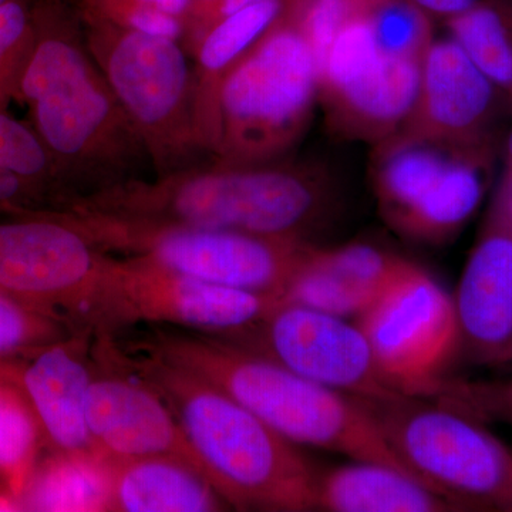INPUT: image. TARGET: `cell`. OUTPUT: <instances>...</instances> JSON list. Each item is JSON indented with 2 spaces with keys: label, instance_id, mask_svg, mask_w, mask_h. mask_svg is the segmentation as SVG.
I'll return each instance as SVG.
<instances>
[{
  "label": "cell",
  "instance_id": "obj_5",
  "mask_svg": "<svg viewBox=\"0 0 512 512\" xmlns=\"http://www.w3.org/2000/svg\"><path fill=\"white\" fill-rule=\"evenodd\" d=\"M318 94L312 47L286 12L212 90L201 117L205 150L218 163H271L308 130Z\"/></svg>",
  "mask_w": 512,
  "mask_h": 512
},
{
  "label": "cell",
  "instance_id": "obj_32",
  "mask_svg": "<svg viewBox=\"0 0 512 512\" xmlns=\"http://www.w3.org/2000/svg\"><path fill=\"white\" fill-rule=\"evenodd\" d=\"M131 2L151 6V8H156L180 19L190 13L192 6V0H131Z\"/></svg>",
  "mask_w": 512,
  "mask_h": 512
},
{
  "label": "cell",
  "instance_id": "obj_1",
  "mask_svg": "<svg viewBox=\"0 0 512 512\" xmlns=\"http://www.w3.org/2000/svg\"><path fill=\"white\" fill-rule=\"evenodd\" d=\"M94 336L97 356L160 394L231 510L315 511L318 473L296 444L214 384L123 336Z\"/></svg>",
  "mask_w": 512,
  "mask_h": 512
},
{
  "label": "cell",
  "instance_id": "obj_18",
  "mask_svg": "<svg viewBox=\"0 0 512 512\" xmlns=\"http://www.w3.org/2000/svg\"><path fill=\"white\" fill-rule=\"evenodd\" d=\"M410 261L365 242L313 247L284 293L286 301L350 318L362 315Z\"/></svg>",
  "mask_w": 512,
  "mask_h": 512
},
{
  "label": "cell",
  "instance_id": "obj_34",
  "mask_svg": "<svg viewBox=\"0 0 512 512\" xmlns=\"http://www.w3.org/2000/svg\"><path fill=\"white\" fill-rule=\"evenodd\" d=\"M503 150L505 154L503 178L505 181H508V183L512 185V126L510 131L507 133V137H505Z\"/></svg>",
  "mask_w": 512,
  "mask_h": 512
},
{
  "label": "cell",
  "instance_id": "obj_2",
  "mask_svg": "<svg viewBox=\"0 0 512 512\" xmlns=\"http://www.w3.org/2000/svg\"><path fill=\"white\" fill-rule=\"evenodd\" d=\"M15 99L55 158L72 205L137 177L148 157L86 42L50 8H35V33ZM69 208V210H70Z\"/></svg>",
  "mask_w": 512,
  "mask_h": 512
},
{
  "label": "cell",
  "instance_id": "obj_31",
  "mask_svg": "<svg viewBox=\"0 0 512 512\" xmlns=\"http://www.w3.org/2000/svg\"><path fill=\"white\" fill-rule=\"evenodd\" d=\"M412 2L423 9L427 15L441 16L448 20L467 12L480 0H412Z\"/></svg>",
  "mask_w": 512,
  "mask_h": 512
},
{
  "label": "cell",
  "instance_id": "obj_21",
  "mask_svg": "<svg viewBox=\"0 0 512 512\" xmlns=\"http://www.w3.org/2000/svg\"><path fill=\"white\" fill-rule=\"evenodd\" d=\"M111 466L94 453L39 458L20 495L22 511H109Z\"/></svg>",
  "mask_w": 512,
  "mask_h": 512
},
{
  "label": "cell",
  "instance_id": "obj_3",
  "mask_svg": "<svg viewBox=\"0 0 512 512\" xmlns=\"http://www.w3.org/2000/svg\"><path fill=\"white\" fill-rule=\"evenodd\" d=\"M146 328L126 339L214 384L296 446L384 464L429 484L387 443L365 400L312 382L224 336L175 326Z\"/></svg>",
  "mask_w": 512,
  "mask_h": 512
},
{
  "label": "cell",
  "instance_id": "obj_8",
  "mask_svg": "<svg viewBox=\"0 0 512 512\" xmlns=\"http://www.w3.org/2000/svg\"><path fill=\"white\" fill-rule=\"evenodd\" d=\"M365 402L397 456L461 511L512 512V450L483 421L406 394Z\"/></svg>",
  "mask_w": 512,
  "mask_h": 512
},
{
  "label": "cell",
  "instance_id": "obj_14",
  "mask_svg": "<svg viewBox=\"0 0 512 512\" xmlns=\"http://www.w3.org/2000/svg\"><path fill=\"white\" fill-rule=\"evenodd\" d=\"M510 99L451 37L421 59L416 106L400 136L423 138L497 160Z\"/></svg>",
  "mask_w": 512,
  "mask_h": 512
},
{
  "label": "cell",
  "instance_id": "obj_16",
  "mask_svg": "<svg viewBox=\"0 0 512 512\" xmlns=\"http://www.w3.org/2000/svg\"><path fill=\"white\" fill-rule=\"evenodd\" d=\"M460 356L477 366L512 363V207L495 192L453 293Z\"/></svg>",
  "mask_w": 512,
  "mask_h": 512
},
{
  "label": "cell",
  "instance_id": "obj_25",
  "mask_svg": "<svg viewBox=\"0 0 512 512\" xmlns=\"http://www.w3.org/2000/svg\"><path fill=\"white\" fill-rule=\"evenodd\" d=\"M447 26L451 39L512 104V0H480Z\"/></svg>",
  "mask_w": 512,
  "mask_h": 512
},
{
  "label": "cell",
  "instance_id": "obj_17",
  "mask_svg": "<svg viewBox=\"0 0 512 512\" xmlns=\"http://www.w3.org/2000/svg\"><path fill=\"white\" fill-rule=\"evenodd\" d=\"M93 345V330L77 328L32 356L10 360L49 451L93 453L86 417L96 372Z\"/></svg>",
  "mask_w": 512,
  "mask_h": 512
},
{
  "label": "cell",
  "instance_id": "obj_23",
  "mask_svg": "<svg viewBox=\"0 0 512 512\" xmlns=\"http://www.w3.org/2000/svg\"><path fill=\"white\" fill-rule=\"evenodd\" d=\"M45 447L42 427L12 362L0 360V481L19 503Z\"/></svg>",
  "mask_w": 512,
  "mask_h": 512
},
{
  "label": "cell",
  "instance_id": "obj_22",
  "mask_svg": "<svg viewBox=\"0 0 512 512\" xmlns=\"http://www.w3.org/2000/svg\"><path fill=\"white\" fill-rule=\"evenodd\" d=\"M288 3V0L252 3L218 20L198 40L194 79L200 128L202 111L221 77L284 18Z\"/></svg>",
  "mask_w": 512,
  "mask_h": 512
},
{
  "label": "cell",
  "instance_id": "obj_33",
  "mask_svg": "<svg viewBox=\"0 0 512 512\" xmlns=\"http://www.w3.org/2000/svg\"><path fill=\"white\" fill-rule=\"evenodd\" d=\"M256 2H261V0H221L217 12H215L214 23H212V25H215L218 20L225 18V16L232 15V13L247 8V6Z\"/></svg>",
  "mask_w": 512,
  "mask_h": 512
},
{
  "label": "cell",
  "instance_id": "obj_11",
  "mask_svg": "<svg viewBox=\"0 0 512 512\" xmlns=\"http://www.w3.org/2000/svg\"><path fill=\"white\" fill-rule=\"evenodd\" d=\"M421 60L384 55L369 23L350 18L319 66L318 103L333 133L379 146L416 106Z\"/></svg>",
  "mask_w": 512,
  "mask_h": 512
},
{
  "label": "cell",
  "instance_id": "obj_15",
  "mask_svg": "<svg viewBox=\"0 0 512 512\" xmlns=\"http://www.w3.org/2000/svg\"><path fill=\"white\" fill-rule=\"evenodd\" d=\"M93 355L96 372L86 413L93 453L110 464L144 457L178 458L208 480L183 427L160 394L94 350Z\"/></svg>",
  "mask_w": 512,
  "mask_h": 512
},
{
  "label": "cell",
  "instance_id": "obj_9",
  "mask_svg": "<svg viewBox=\"0 0 512 512\" xmlns=\"http://www.w3.org/2000/svg\"><path fill=\"white\" fill-rule=\"evenodd\" d=\"M282 298L208 284L137 256L107 252L76 326L114 335L144 326H175L238 338Z\"/></svg>",
  "mask_w": 512,
  "mask_h": 512
},
{
  "label": "cell",
  "instance_id": "obj_29",
  "mask_svg": "<svg viewBox=\"0 0 512 512\" xmlns=\"http://www.w3.org/2000/svg\"><path fill=\"white\" fill-rule=\"evenodd\" d=\"M431 399L483 421L512 429V377L503 380H444Z\"/></svg>",
  "mask_w": 512,
  "mask_h": 512
},
{
  "label": "cell",
  "instance_id": "obj_24",
  "mask_svg": "<svg viewBox=\"0 0 512 512\" xmlns=\"http://www.w3.org/2000/svg\"><path fill=\"white\" fill-rule=\"evenodd\" d=\"M0 167L18 178L36 210L66 211L72 197L49 148L35 128L0 110Z\"/></svg>",
  "mask_w": 512,
  "mask_h": 512
},
{
  "label": "cell",
  "instance_id": "obj_12",
  "mask_svg": "<svg viewBox=\"0 0 512 512\" xmlns=\"http://www.w3.org/2000/svg\"><path fill=\"white\" fill-rule=\"evenodd\" d=\"M0 292L76 325L107 252L59 211L3 212Z\"/></svg>",
  "mask_w": 512,
  "mask_h": 512
},
{
  "label": "cell",
  "instance_id": "obj_4",
  "mask_svg": "<svg viewBox=\"0 0 512 512\" xmlns=\"http://www.w3.org/2000/svg\"><path fill=\"white\" fill-rule=\"evenodd\" d=\"M330 200L329 175L311 165L218 163L130 181L87 198L76 210L111 220L308 241Z\"/></svg>",
  "mask_w": 512,
  "mask_h": 512
},
{
  "label": "cell",
  "instance_id": "obj_13",
  "mask_svg": "<svg viewBox=\"0 0 512 512\" xmlns=\"http://www.w3.org/2000/svg\"><path fill=\"white\" fill-rule=\"evenodd\" d=\"M229 340L357 399L379 402L402 394L384 379L357 323L298 302L281 299L258 325Z\"/></svg>",
  "mask_w": 512,
  "mask_h": 512
},
{
  "label": "cell",
  "instance_id": "obj_7",
  "mask_svg": "<svg viewBox=\"0 0 512 512\" xmlns=\"http://www.w3.org/2000/svg\"><path fill=\"white\" fill-rule=\"evenodd\" d=\"M101 251L137 256L177 274L241 291L284 298L315 245L229 229L178 227L64 212Z\"/></svg>",
  "mask_w": 512,
  "mask_h": 512
},
{
  "label": "cell",
  "instance_id": "obj_30",
  "mask_svg": "<svg viewBox=\"0 0 512 512\" xmlns=\"http://www.w3.org/2000/svg\"><path fill=\"white\" fill-rule=\"evenodd\" d=\"M22 210H36L35 202L18 178L0 167V214Z\"/></svg>",
  "mask_w": 512,
  "mask_h": 512
},
{
  "label": "cell",
  "instance_id": "obj_28",
  "mask_svg": "<svg viewBox=\"0 0 512 512\" xmlns=\"http://www.w3.org/2000/svg\"><path fill=\"white\" fill-rule=\"evenodd\" d=\"M33 33L35 8L26 0H8L0 6V110L15 99Z\"/></svg>",
  "mask_w": 512,
  "mask_h": 512
},
{
  "label": "cell",
  "instance_id": "obj_6",
  "mask_svg": "<svg viewBox=\"0 0 512 512\" xmlns=\"http://www.w3.org/2000/svg\"><path fill=\"white\" fill-rule=\"evenodd\" d=\"M86 45L157 177L192 167L205 147L194 74L178 40L87 16Z\"/></svg>",
  "mask_w": 512,
  "mask_h": 512
},
{
  "label": "cell",
  "instance_id": "obj_26",
  "mask_svg": "<svg viewBox=\"0 0 512 512\" xmlns=\"http://www.w3.org/2000/svg\"><path fill=\"white\" fill-rule=\"evenodd\" d=\"M384 55L421 60L433 43L430 16L412 0H353Z\"/></svg>",
  "mask_w": 512,
  "mask_h": 512
},
{
  "label": "cell",
  "instance_id": "obj_10",
  "mask_svg": "<svg viewBox=\"0 0 512 512\" xmlns=\"http://www.w3.org/2000/svg\"><path fill=\"white\" fill-rule=\"evenodd\" d=\"M356 323L384 379L406 396L431 399L460 357L453 295L413 262Z\"/></svg>",
  "mask_w": 512,
  "mask_h": 512
},
{
  "label": "cell",
  "instance_id": "obj_20",
  "mask_svg": "<svg viewBox=\"0 0 512 512\" xmlns=\"http://www.w3.org/2000/svg\"><path fill=\"white\" fill-rule=\"evenodd\" d=\"M109 511L214 512L231 510L201 473L173 457L110 464Z\"/></svg>",
  "mask_w": 512,
  "mask_h": 512
},
{
  "label": "cell",
  "instance_id": "obj_35",
  "mask_svg": "<svg viewBox=\"0 0 512 512\" xmlns=\"http://www.w3.org/2000/svg\"><path fill=\"white\" fill-rule=\"evenodd\" d=\"M6 2H8V0H0V6H2L3 3H6Z\"/></svg>",
  "mask_w": 512,
  "mask_h": 512
},
{
  "label": "cell",
  "instance_id": "obj_27",
  "mask_svg": "<svg viewBox=\"0 0 512 512\" xmlns=\"http://www.w3.org/2000/svg\"><path fill=\"white\" fill-rule=\"evenodd\" d=\"M76 329L63 316L40 311L0 292V360L25 359Z\"/></svg>",
  "mask_w": 512,
  "mask_h": 512
},
{
  "label": "cell",
  "instance_id": "obj_19",
  "mask_svg": "<svg viewBox=\"0 0 512 512\" xmlns=\"http://www.w3.org/2000/svg\"><path fill=\"white\" fill-rule=\"evenodd\" d=\"M315 511L450 512L461 511L429 484L396 468L353 460L318 473Z\"/></svg>",
  "mask_w": 512,
  "mask_h": 512
}]
</instances>
